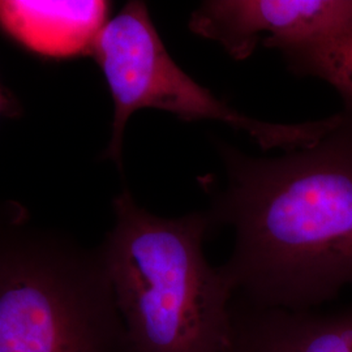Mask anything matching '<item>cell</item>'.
<instances>
[{
	"instance_id": "9",
	"label": "cell",
	"mask_w": 352,
	"mask_h": 352,
	"mask_svg": "<svg viewBox=\"0 0 352 352\" xmlns=\"http://www.w3.org/2000/svg\"><path fill=\"white\" fill-rule=\"evenodd\" d=\"M20 113V106L11 93L0 84V118H13Z\"/></svg>"
},
{
	"instance_id": "4",
	"label": "cell",
	"mask_w": 352,
	"mask_h": 352,
	"mask_svg": "<svg viewBox=\"0 0 352 352\" xmlns=\"http://www.w3.org/2000/svg\"><path fill=\"white\" fill-rule=\"evenodd\" d=\"M90 56L100 65L113 103L111 139L104 157L122 166L123 140L132 113L154 109L184 122L214 120L245 132L263 149L296 151L338 126L342 113L316 122L282 124L253 119L217 98L171 58L148 6L132 0L102 28Z\"/></svg>"
},
{
	"instance_id": "10",
	"label": "cell",
	"mask_w": 352,
	"mask_h": 352,
	"mask_svg": "<svg viewBox=\"0 0 352 352\" xmlns=\"http://www.w3.org/2000/svg\"><path fill=\"white\" fill-rule=\"evenodd\" d=\"M17 215H20V210L0 213V235L6 230V227L8 226Z\"/></svg>"
},
{
	"instance_id": "5",
	"label": "cell",
	"mask_w": 352,
	"mask_h": 352,
	"mask_svg": "<svg viewBox=\"0 0 352 352\" xmlns=\"http://www.w3.org/2000/svg\"><path fill=\"white\" fill-rule=\"evenodd\" d=\"M352 19V0H206L192 12L189 30L218 42L236 60L257 49L280 52L314 42Z\"/></svg>"
},
{
	"instance_id": "8",
	"label": "cell",
	"mask_w": 352,
	"mask_h": 352,
	"mask_svg": "<svg viewBox=\"0 0 352 352\" xmlns=\"http://www.w3.org/2000/svg\"><path fill=\"white\" fill-rule=\"evenodd\" d=\"M289 68L324 80L338 91L352 113V19L314 42L282 52Z\"/></svg>"
},
{
	"instance_id": "6",
	"label": "cell",
	"mask_w": 352,
	"mask_h": 352,
	"mask_svg": "<svg viewBox=\"0 0 352 352\" xmlns=\"http://www.w3.org/2000/svg\"><path fill=\"white\" fill-rule=\"evenodd\" d=\"M223 352H352V302L336 311H291L235 296Z\"/></svg>"
},
{
	"instance_id": "3",
	"label": "cell",
	"mask_w": 352,
	"mask_h": 352,
	"mask_svg": "<svg viewBox=\"0 0 352 352\" xmlns=\"http://www.w3.org/2000/svg\"><path fill=\"white\" fill-rule=\"evenodd\" d=\"M0 352H133L101 251L28 230L0 235Z\"/></svg>"
},
{
	"instance_id": "7",
	"label": "cell",
	"mask_w": 352,
	"mask_h": 352,
	"mask_svg": "<svg viewBox=\"0 0 352 352\" xmlns=\"http://www.w3.org/2000/svg\"><path fill=\"white\" fill-rule=\"evenodd\" d=\"M107 1H0V24L39 54H88L109 21Z\"/></svg>"
},
{
	"instance_id": "1",
	"label": "cell",
	"mask_w": 352,
	"mask_h": 352,
	"mask_svg": "<svg viewBox=\"0 0 352 352\" xmlns=\"http://www.w3.org/2000/svg\"><path fill=\"white\" fill-rule=\"evenodd\" d=\"M227 184L212 223L232 227L222 265L235 296L318 309L352 286V113L314 145L276 158L223 148Z\"/></svg>"
},
{
	"instance_id": "2",
	"label": "cell",
	"mask_w": 352,
	"mask_h": 352,
	"mask_svg": "<svg viewBox=\"0 0 352 352\" xmlns=\"http://www.w3.org/2000/svg\"><path fill=\"white\" fill-rule=\"evenodd\" d=\"M100 251L133 352H223L235 291L204 253L209 214L162 218L124 190Z\"/></svg>"
}]
</instances>
